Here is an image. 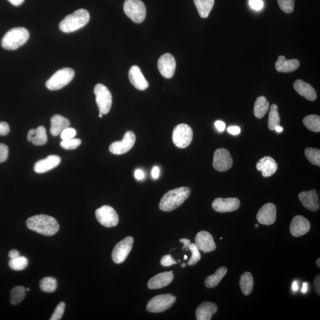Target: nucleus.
I'll use <instances>...</instances> for the list:
<instances>
[{
	"label": "nucleus",
	"instance_id": "obj_1",
	"mask_svg": "<svg viewBox=\"0 0 320 320\" xmlns=\"http://www.w3.org/2000/svg\"><path fill=\"white\" fill-rule=\"evenodd\" d=\"M26 226L29 230L46 236H54L60 230L58 221L54 218L44 214L29 218Z\"/></svg>",
	"mask_w": 320,
	"mask_h": 320
},
{
	"label": "nucleus",
	"instance_id": "obj_2",
	"mask_svg": "<svg viewBox=\"0 0 320 320\" xmlns=\"http://www.w3.org/2000/svg\"><path fill=\"white\" fill-rule=\"evenodd\" d=\"M191 190L188 187H181L172 189L166 193L160 202L161 211L171 212L182 205L189 198Z\"/></svg>",
	"mask_w": 320,
	"mask_h": 320
},
{
	"label": "nucleus",
	"instance_id": "obj_3",
	"mask_svg": "<svg viewBox=\"0 0 320 320\" xmlns=\"http://www.w3.org/2000/svg\"><path fill=\"white\" fill-rule=\"evenodd\" d=\"M90 20V14L85 9H79L65 17L61 21L60 29L64 33L76 31L82 28Z\"/></svg>",
	"mask_w": 320,
	"mask_h": 320
},
{
	"label": "nucleus",
	"instance_id": "obj_4",
	"mask_svg": "<svg viewBox=\"0 0 320 320\" xmlns=\"http://www.w3.org/2000/svg\"><path fill=\"white\" fill-rule=\"evenodd\" d=\"M30 34L24 27H14L5 34L2 39V47L7 50H15L21 47L29 38Z\"/></svg>",
	"mask_w": 320,
	"mask_h": 320
},
{
	"label": "nucleus",
	"instance_id": "obj_5",
	"mask_svg": "<svg viewBox=\"0 0 320 320\" xmlns=\"http://www.w3.org/2000/svg\"><path fill=\"white\" fill-rule=\"evenodd\" d=\"M75 76V71L70 68H64L55 73L46 82V86L50 90H60L69 84Z\"/></svg>",
	"mask_w": 320,
	"mask_h": 320
},
{
	"label": "nucleus",
	"instance_id": "obj_6",
	"mask_svg": "<svg viewBox=\"0 0 320 320\" xmlns=\"http://www.w3.org/2000/svg\"><path fill=\"white\" fill-rule=\"evenodd\" d=\"M124 10L127 16L135 23L143 22L146 16V7L141 0H125Z\"/></svg>",
	"mask_w": 320,
	"mask_h": 320
},
{
	"label": "nucleus",
	"instance_id": "obj_7",
	"mask_svg": "<svg viewBox=\"0 0 320 320\" xmlns=\"http://www.w3.org/2000/svg\"><path fill=\"white\" fill-rule=\"evenodd\" d=\"M96 100L100 113L106 115L111 109L112 96L111 93L105 85L97 84L94 89Z\"/></svg>",
	"mask_w": 320,
	"mask_h": 320
},
{
	"label": "nucleus",
	"instance_id": "obj_8",
	"mask_svg": "<svg viewBox=\"0 0 320 320\" xmlns=\"http://www.w3.org/2000/svg\"><path fill=\"white\" fill-rule=\"evenodd\" d=\"M193 137L192 129L188 125L181 124L174 128L172 138L175 146L184 149L191 144Z\"/></svg>",
	"mask_w": 320,
	"mask_h": 320
},
{
	"label": "nucleus",
	"instance_id": "obj_9",
	"mask_svg": "<svg viewBox=\"0 0 320 320\" xmlns=\"http://www.w3.org/2000/svg\"><path fill=\"white\" fill-rule=\"evenodd\" d=\"M176 298L171 294L158 295L151 299L147 306L150 313H158L165 312L173 306Z\"/></svg>",
	"mask_w": 320,
	"mask_h": 320
},
{
	"label": "nucleus",
	"instance_id": "obj_10",
	"mask_svg": "<svg viewBox=\"0 0 320 320\" xmlns=\"http://www.w3.org/2000/svg\"><path fill=\"white\" fill-rule=\"evenodd\" d=\"M96 217L98 223L107 228L116 227L119 223V217L112 207L104 205L96 211Z\"/></svg>",
	"mask_w": 320,
	"mask_h": 320
},
{
	"label": "nucleus",
	"instance_id": "obj_11",
	"mask_svg": "<svg viewBox=\"0 0 320 320\" xmlns=\"http://www.w3.org/2000/svg\"><path fill=\"white\" fill-rule=\"evenodd\" d=\"M133 242L132 237H127L115 245L112 254L114 262L117 264L124 262L132 250Z\"/></svg>",
	"mask_w": 320,
	"mask_h": 320
},
{
	"label": "nucleus",
	"instance_id": "obj_12",
	"mask_svg": "<svg viewBox=\"0 0 320 320\" xmlns=\"http://www.w3.org/2000/svg\"><path fill=\"white\" fill-rule=\"evenodd\" d=\"M136 137L133 132L128 131L121 141H116L110 145V152L114 155H121L127 153L134 147Z\"/></svg>",
	"mask_w": 320,
	"mask_h": 320
},
{
	"label": "nucleus",
	"instance_id": "obj_13",
	"mask_svg": "<svg viewBox=\"0 0 320 320\" xmlns=\"http://www.w3.org/2000/svg\"><path fill=\"white\" fill-rule=\"evenodd\" d=\"M233 160L230 152L225 149H218L214 153L213 167L218 171H226L232 167Z\"/></svg>",
	"mask_w": 320,
	"mask_h": 320
},
{
	"label": "nucleus",
	"instance_id": "obj_14",
	"mask_svg": "<svg viewBox=\"0 0 320 320\" xmlns=\"http://www.w3.org/2000/svg\"><path fill=\"white\" fill-rule=\"evenodd\" d=\"M212 205L215 211L226 213L238 210L240 206V201L236 198H218L214 200Z\"/></svg>",
	"mask_w": 320,
	"mask_h": 320
},
{
	"label": "nucleus",
	"instance_id": "obj_15",
	"mask_svg": "<svg viewBox=\"0 0 320 320\" xmlns=\"http://www.w3.org/2000/svg\"><path fill=\"white\" fill-rule=\"evenodd\" d=\"M176 67V61L171 54H165L159 58L158 61L159 72L165 78L170 79L174 76Z\"/></svg>",
	"mask_w": 320,
	"mask_h": 320
},
{
	"label": "nucleus",
	"instance_id": "obj_16",
	"mask_svg": "<svg viewBox=\"0 0 320 320\" xmlns=\"http://www.w3.org/2000/svg\"><path fill=\"white\" fill-rule=\"evenodd\" d=\"M276 219V207L272 203L264 205L258 211L257 215L258 222L269 226L275 223Z\"/></svg>",
	"mask_w": 320,
	"mask_h": 320
},
{
	"label": "nucleus",
	"instance_id": "obj_17",
	"mask_svg": "<svg viewBox=\"0 0 320 320\" xmlns=\"http://www.w3.org/2000/svg\"><path fill=\"white\" fill-rule=\"evenodd\" d=\"M195 244L199 250H201L204 253L213 251L217 248V245L215 244L212 235L205 231H202V232L197 234Z\"/></svg>",
	"mask_w": 320,
	"mask_h": 320
},
{
	"label": "nucleus",
	"instance_id": "obj_18",
	"mask_svg": "<svg viewBox=\"0 0 320 320\" xmlns=\"http://www.w3.org/2000/svg\"><path fill=\"white\" fill-rule=\"evenodd\" d=\"M298 199L308 210L316 212L320 208V201L318 192L315 189L299 193Z\"/></svg>",
	"mask_w": 320,
	"mask_h": 320
},
{
	"label": "nucleus",
	"instance_id": "obj_19",
	"mask_svg": "<svg viewBox=\"0 0 320 320\" xmlns=\"http://www.w3.org/2000/svg\"><path fill=\"white\" fill-rule=\"evenodd\" d=\"M310 230V223L307 218L297 215L292 220L290 226L291 233L295 238H299L309 233Z\"/></svg>",
	"mask_w": 320,
	"mask_h": 320
},
{
	"label": "nucleus",
	"instance_id": "obj_20",
	"mask_svg": "<svg viewBox=\"0 0 320 320\" xmlns=\"http://www.w3.org/2000/svg\"><path fill=\"white\" fill-rule=\"evenodd\" d=\"M173 271L160 273L149 280L148 287L150 289H158L167 287L173 281Z\"/></svg>",
	"mask_w": 320,
	"mask_h": 320
},
{
	"label": "nucleus",
	"instance_id": "obj_21",
	"mask_svg": "<svg viewBox=\"0 0 320 320\" xmlns=\"http://www.w3.org/2000/svg\"><path fill=\"white\" fill-rule=\"evenodd\" d=\"M258 171H261L264 177L272 176L278 170V164L271 157L266 156L258 160L256 164Z\"/></svg>",
	"mask_w": 320,
	"mask_h": 320
},
{
	"label": "nucleus",
	"instance_id": "obj_22",
	"mask_svg": "<svg viewBox=\"0 0 320 320\" xmlns=\"http://www.w3.org/2000/svg\"><path fill=\"white\" fill-rule=\"evenodd\" d=\"M129 79L131 84L140 90H145L149 87V82L141 72L140 68L137 66H132L129 72Z\"/></svg>",
	"mask_w": 320,
	"mask_h": 320
},
{
	"label": "nucleus",
	"instance_id": "obj_23",
	"mask_svg": "<svg viewBox=\"0 0 320 320\" xmlns=\"http://www.w3.org/2000/svg\"><path fill=\"white\" fill-rule=\"evenodd\" d=\"M61 159L59 156L51 155L47 158L39 160L35 163L34 170L38 173H46L52 170L60 164Z\"/></svg>",
	"mask_w": 320,
	"mask_h": 320
},
{
	"label": "nucleus",
	"instance_id": "obj_24",
	"mask_svg": "<svg viewBox=\"0 0 320 320\" xmlns=\"http://www.w3.org/2000/svg\"><path fill=\"white\" fill-rule=\"evenodd\" d=\"M216 304L211 302H204L197 308L196 310V320H210L212 316L217 312Z\"/></svg>",
	"mask_w": 320,
	"mask_h": 320
},
{
	"label": "nucleus",
	"instance_id": "obj_25",
	"mask_svg": "<svg viewBox=\"0 0 320 320\" xmlns=\"http://www.w3.org/2000/svg\"><path fill=\"white\" fill-rule=\"evenodd\" d=\"M294 87L297 93L310 101H315L317 93L312 85L301 80H298L294 83Z\"/></svg>",
	"mask_w": 320,
	"mask_h": 320
},
{
	"label": "nucleus",
	"instance_id": "obj_26",
	"mask_svg": "<svg viewBox=\"0 0 320 320\" xmlns=\"http://www.w3.org/2000/svg\"><path fill=\"white\" fill-rule=\"evenodd\" d=\"M299 61L296 59L287 60L284 55L278 57V61L275 63V68L280 73H291L294 72L299 68Z\"/></svg>",
	"mask_w": 320,
	"mask_h": 320
},
{
	"label": "nucleus",
	"instance_id": "obj_27",
	"mask_svg": "<svg viewBox=\"0 0 320 320\" xmlns=\"http://www.w3.org/2000/svg\"><path fill=\"white\" fill-rule=\"evenodd\" d=\"M27 140L35 146H41L47 143L48 137L46 129L43 126L30 130L27 134Z\"/></svg>",
	"mask_w": 320,
	"mask_h": 320
},
{
	"label": "nucleus",
	"instance_id": "obj_28",
	"mask_svg": "<svg viewBox=\"0 0 320 320\" xmlns=\"http://www.w3.org/2000/svg\"><path fill=\"white\" fill-rule=\"evenodd\" d=\"M70 125L69 119L63 116L55 115L51 119V133L53 136H58L65 129L69 128Z\"/></svg>",
	"mask_w": 320,
	"mask_h": 320
},
{
	"label": "nucleus",
	"instance_id": "obj_29",
	"mask_svg": "<svg viewBox=\"0 0 320 320\" xmlns=\"http://www.w3.org/2000/svg\"><path fill=\"white\" fill-rule=\"evenodd\" d=\"M227 268L226 267H221L218 268L216 272L213 275L209 276L206 278L205 281V285L206 287L208 288H212L217 287L220 284L221 280H222L225 276H226L227 272Z\"/></svg>",
	"mask_w": 320,
	"mask_h": 320
},
{
	"label": "nucleus",
	"instance_id": "obj_30",
	"mask_svg": "<svg viewBox=\"0 0 320 320\" xmlns=\"http://www.w3.org/2000/svg\"><path fill=\"white\" fill-rule=\"evenodd\" d=\"M269 108V103L265 97L260 96L257 97L254 106V116L258 119L263 118L267 111H268Z\"/></svg>",
	"mask_w": 320,
	"mask_h": 320
},
{
	"label": "nucleus",
	"instance_id": "obj_31",
	"mask_svg": "<svg viewBox=\"0 0 320 320\" xmlns=\"http://www.w3.org/2000/svg\"><path fill=\"white\" fill-rule=\"evenodd\" d=\"M198 13L202 18L209 16L214 5L215 0H193Z\"/></svg>",
	"mask_w": 320,
	"mask_h": 320
},
{
	"label": "nucleus",
	"instance_id": "obj_32",
	"mask_svg": "<svg viewBox=\"0 0 320 320\" xmlns=\"http://www.w3.org/2000/svg\"><path fill=\"white\" fill-rule=\"evenodd\" d=\"M253 278L250 272L243 273L240 278V285L243 294L250 295L253 289Z\"/></svg>",
	"mask_w": 320,
	"mask_h": 320
},
{
	"label": "nucleus",
	"instance_id": "obj_33",
	"mask_svg": "<svg viewBox=\"0 0 320 320\" xmlns=\"http://www.w3.org/2000/svg\"><path fill=\"white\" fill-rule=\"evenodd\" d=\"M57 286V280L52 277H45L39 283L40 289L47 293H52L56 291Z\"/></svg>",
	"mask_w": 320,
	"mask_h": 320
},
{
	"label": "nucleus",
	"instance_id": "obj_34",
	"mask_svg": "<svg viewBox=\"0 0 320 320\" xmlns=\"http://www.w3.org/2000/svg\"><path fill=\"white\" fill-rule=\"evenodd\" d=\"M281 118L278 112V107L276 104H273L270 106L268 119V128L270 131H275L277 125H280Z\"/></svg>",
	"mask_w": 320,
	"mask_h": 320
},
{
	"label": "nucleus",
	"instance_id": "obj_35",
	"mask_svg": "<svg viewBox=\"0 0 320 320\" xmlns=\"http://www.w3.org/2000/svg\"><path fill=\"white\" fill-rule=\"evenodd\" d=\"M303 124L309 130L315 132L320 131V117L318 115H311L303 119Z\"/></svg>",
	"mask_w": 320,
	"mask_h": 320
},
{
	"label": "nucleus",
	"instance_id": "obj_36",
	"mask_svg": "<svg viewBox=\"0 0 320 320\" xmlns=\"http://www.w3.org/2000/svg\"><path fill=\"white\" fill-rule=\"evenodd\" d=\"M26 289L21 286H17L12 289L10 293V303L14 306L20 303L26 296Z\"/></svg>",
	"mask_w": 320,
	"mask_h": 320
},
{
	"label": "nucleus",
	"instance_id": "obj_37",
	"mask_svg": "<svg viewBox=\"0 0 320 320\" xmlns=\"http://www.w3.org/2000/svg\"><path fill=\"white\" fill-rule=\"evenodd\" d=\"M8 265L12 270L20 271L26 268L28 265V260L26 257L19 256L16 258H10Z\"/></svg>",
	"mask_w": 320,
	"mask_h": 320
},
{
	"label": "nucleus",
	"instance_id": "obj_38",
	"mask_svg": "<svg viewBox=\"0 0 320 320\" xmlns=\"http://www.w3.org/2000/svg\"><path fill=\"white\" fill-rule=\"evenodd\" d=\"M305 155L313 165L320 166V151L319 149L308 148L305 150Z\"/></svg>",
	"mask_w": 320,
	"mask_h": 320
},
{
	"label": "nucleus",
	"instance_id": "obj_39",
	"mask_svg": "<svg viewBox=\"0 0 320 320\" xmlns=\"http://www.w3.org/2000/svg\"><path fill=\"white\" fill-rule=\"evenodd\" d=\"M189 250L192 252V257L190 258V260L188 261L189 266H193L195 265L196 263H198L200 260H201V254H200L199 250L195 243H191L190 244L188 248Z\"/></svg>",
	"mask_w": 320,
	"mask_h": 320
},
{
	"label": "nucleus",
	"instance_id": "obj_40",
	"mask_svg": "<svg viewBox=\"0 0 320 320\" xmlns=\"http://www.w3.org/2000/svg\"><path fill=\"white\" fill-rule=\"evenodd\" d=\"M81 143V141L80 139H73L63 140L61 143V146L65 150H75L78 148Z\"/></svg>",
	"mask_w": 320,
	"mask_h": 320
},
{
	"label": "nucleus",
	"instance_id": "obj_41",
	"mask_svg": "<svg viewBox=\"0 0 320 320\" xmlns=\"http://www.w3.org/2000/svg\"><path fill=\"white\" fill-rule=\"evenodd\" d=\"M280 8L286 13H291L294 10V0H278Z\"/></svg>",
	"mask_w": 320,
	"mask_h": 320
},
{
	"label": "nucleus",
	"instance_id": "obj_42",
	"mask_svg": "<svg viewBox=\"0 0 320 320\" xmlns=\"http://www.w3.org/2000/svg\"><path fill=\"white\" fill-rule=\"evenodd\" d=\"M66 308V304L64 302H60L58 304L54 312L51 317L50 320H60L63 318Z\"/></svg>",
	"mask_w": 320,
	"mask_h": 320
},
{
	"label": "nucleus",
	"instance_id": "obj_43",
	"mask_svg": "<svg viewBox=\"0 0 320 320\" xmlns=\"http://www.w3.org/2000/svg\"><path fill=\"white\" fill-rule=\"evenodd\" d=\"M76 134L77 132L75 129L69 127L65 129L60 135L63 140H67L75 138Z\"/></svg>",
	"mask_w": 320,
	"mask_h": 320
},
{
	"label": "nucleus",
	"instance_id": "obj_44",
	"mask_svg": "<svg viewBox=\"0 0 320 320\" xmlns=\"http://www.w3.org/2000/svg\"><path fill=\"white\" fill-rule=\"evenodd\" d=\"M8 156V148L6 145L0 143V163L7 160Z\"/></svg>",
	"mask_w": 320,
	"mask_h": 320
},
{
	"label": "nucleus",
	"instance_id": "obj_45",
	"mask_svg": "<svg viewBox=\"0 0 320 320\" xmlns=\"http://www.w3.org/2000/svg\"><path fill=\"white\" fill-rule=\"evenodd\" d=\"M176 263V261L173 259V257L170 254L165 255V256H163L161 260V264L163 266H170Z\"/></svg>",
	"mask_w": 320,
	"mask_h": 320
},
{
	"label": "nucleus",
	"instance_id": "obj_46",
	"mask_svg": "<svg viewBox=\"0 0 320 320\" xmlns=\"http://www.w3.org/2000/svg\"><path fill=\"white\" fill-rule=\"evenodd\" d=\"M249 4L252 8L257 11L261 10L263 7L262 0H250Z\"/></svg>",
	"mask_w": 320,
	"mask_h": 320
},
{
	"label": "nucleus",
	"instance_id": "obj_47",
	"mask_svg": "<svg viewBox=\"0 0 320 320\" xmlns=\"http://www.w3.org/2000/svg\"><path fill=\"white\" fill-rule=\"evenodd\" d=\"M9 132H10V127L7 123L5 122H0V135L5 136L9 133Z\"/></svg>",
	"mask_w": 320,
	"mask_h": 320
},
{
	"label": "nucleus",
	"instance_id": "obj_48",
	"mask_svg": "<svg viewBox=\"0 0 320 320\" xmlns=\"http://www.w3.org/2000/svg\"><path fill=\"white\" fill-rule=\"evenodd\" d=\"M314 286H315L316 293L320 295V276L318 275L316 276L315 281H314Z\"/></svg>",
	"mask_w": 320,
	"mask_h": 320
},
{
	"label": "nucleus",
	"instance_id": "obj_49",
	"mask_svg": "<svg viewBox=\"0 0 320 320\" xmlns=\"http://www.w3.org/2000/svg\"><path fill=\"white\" fill-rule=\"evenodd\" d=\"M215 127L217 129V130L220 132H224L225 129H226V124L223 121H217L215 123Z\"/></svg>",
	"mask_w": 320,
	"mask_h": 320
},
{
	"label": "nucleus",
	"instance_id": "obj_50",
	"mask_svg": "<svg viewBox=\"0 0 320 320\" xmlns=\"http://www.w3.org/2000/svg\"><path fill=\"white\" fill-rule=\"evenodd\" d=\"M227 131L231 134L237 135L240 133V132H241V129L239 127H230L227 129Z\"/></svg>",
	"mask_w": 320,
	"mask_h": 320
},
{
	"label": "nucleus",
	"instance_id": "obj_51",
	"mask_svg": "<svg viewBox=\"0 0 320 320\" xmlns=\"http://www.w3.org/2000/svg\"><path fill=\"white\" fill-rule=\"evenodd\" d=\"M135 177L137 180H143L145 177L143 171L140 170V169H137L135 171Z\"/></svg>",
	"mask_w": 320,
	"mask_h": 320
},
{
	"label": "nucleus",
	"instance_id": "obj_52",
	"mask_svg": "<svg viewBox=\"0 0 320 320\" xmlns=\"http://www.w3.org/2000/svg\"><path fill=\"white\" fill-rule=\"evenodd\" d=\"M152 175L153 178L157 179L160 176V169L158 167H154L152 171Z\"/></svg>",
	"mask_w": 320,
	"mask_h": 320
},
{
	"label": "nucleus",
	"instance_id": "obj_53",
	"mask_svg": "<svg viewBox=\"0 0 320 320\" xmlns=\"http://www.w3.org/2000/svg\"><path fill=\"white\" fill-rule=\"evenodd\" d=\"M180 241L181 242L183 243V250H184V249L187 248L188 249L189 246L190 245V244H191V242H190V240L189 239H181L180 240Z\"/></svg>",
	"mask_w": 320,
	"mask_h": 320
},
{
	"label": "nucleus",
	"instance_id": "obj_54",
	"mask_svg": "<svg viewBox=\"0 0 320 320\" xmlns=\"http://www.w3.org/2000/svg\"><path fill=\"white\" fill-rule=\"evenodd\" d=\"M19 256V252H18L17 250H12L10 252H9L8 253V256L10 257V258H16Z\"/></svg>",
	"mask_w": 320,
	"mask_h": 320
},
{
	"label": "nucleus",
	"instance_id": "obj_55",
	"mask_svg": "<svg viewBox=\"0 0 320 320\" xmlns=\"http://www.w3.org/2000/svg\"><path fill=\"white\" fill-rule=\"evenodd\" d=\"M8 1H10L12 4L15 6H18L22 4L24 0H8Z\"/></svg>",
	"mask_w": 320,
	"mask_h": 320
},
{
	"label": "nucleus",
	"instance_id": "obj_56",
	"mask_svg": "<svg viewBox=\"0 0 320 320\" xmlns=\"http://www.w3.org/2000/svg\"><path fill=\"white\" fill-rule=\"evenodd\" d=\"M292 290H293L294 292H296L298 291V289H299V287H298V284L297 281H295L293 282V284H292Z\"/></svg>",
	"mask_w": 320,
	"mask_h": 320
},
{
	"label": "nucleus",
	"instance_id": "obj_57",
	"mask_svg": "<svg viewBox=\"0 0 320 320\" xmlns=\"http://www.w3.org/2000/svg\"><path fill=\"white\" fill-rule=\"evenodd\" d=\"M275 131H276L277 132H278V133H281V132L284 131V128L281 127V126L280 125H277L275 128Z\"/></svg>",
	"mask_w": 320,
	"mask_h": 320
},
{
	"label": "nucleus",
	"instance_id": "obj_58",
	"mask_svg": "<svg viewBox=\"0 0 320 320\" xmlns=\"http://www.w3.org/2000/svg\"><path fill=\"white\" fill-rule=\"evenodd\" d=\"M302 292H303L304 294L307 293V292L308 291V284L307 283L304 282L303 285V288H302Z\"/></svg>",
	"mask_w": 320,
	"mask_h": 320
},
{
	"label": "nucleus",
	"instance_id": "obj_59",
	"mask_svg": "<svg viewBox=\"0 0 320 320\" xmlns=\"http://www.w3.org/2000/svg\"><path fill=\"white\" fill-rule=\"evenodd\" d=\"M316 264H317V266H318L320 268V258H319L318 260L316 261Z\"/></svg>",
	"mask_w": 320,
	"mask_h": 320
},
{
	"label": "nucleus",
	"instance_id": "obj_60",
	"mask_svg": "<svg viewBox=\"0 0 320 320\" xmlns=\"http://www.w3.org/2000/svg\"><path fill=\"white\" fill-rule=\"evenodd\" d=\"M103 115V114H102V113H99V117H100V118H102Z\"/></svg>",
	"mask_w": 320,
	"mask_h": 320
},
{
	"label": "nucleus",
	"instance_id": "obj_61",
	"mask_svg": "<svg viewBox=\"0 0 320 320\" xmlns=\"http://www.w3.org/2000/svg\"><path fill=\"white\" fill-rule=\"evenodd\" d=\"M181 267H186V264H185V263H183V264H181Z\"/></svg>",
	"mask_w": 320,
	"mask_h": 320
},
{
	"label": "nucleus",
	"instance_id": "obj_62",
	"mask_svg": "<svg viewBox=\"0 0 320 320\" xmlns=\"http://www.w3.org/2000/svg\"><path fill=\"white\" fill-rule=\"evenodd\" d=\"M184 260L187 259V256H186V255H185V256H184Z\"/></svg>",
	"mask_w": 320,
	"mask_h": 320
},
{
	"label": "nucleus",
	"instance_id": "obj_63",
	"mask_svg": "<svg viewBox=\"0 0 320 320\" xmlns=\"http://www.w3.org/2000/svg\"><path fill=\"white\" fill-rule=\"evenodd\" d=\"M26 291L27 292H29V291H30V288H26Z\"/></svg>",
	"mask_w": 320,
	"mask_h": 320
},
{
	"label": "nucleus",
	"instance_id": "obj_64",
	"mask_svg": "<svg viewBox=\"0 0 320 320\" xmlns=\"http://www.w3.org/2000/svg\"><path fill=\"white\" fill-rule=\"evenodd\" d=\"M255 227L258 228V225L257 224H255Z\"/></svg>",
	"mask_w": 320,
	"mask_h": 320
}]
</instances>
